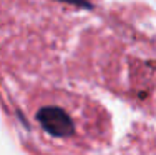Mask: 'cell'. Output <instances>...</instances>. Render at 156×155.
<instances>
[{
  "instance_id": "obj_1",
  "label": "cell",
  "mask_w": 156,
  "mask_h": 155,
  "mask_svg": "<svg viewBox=\"0 0 156 155\" xmlns=\"http://www.w3.org/2000/svg\"><path fill=\"white\" fill-rule=\"evenodd\" d=\"M38 122L42 127L53 135H66L72 132V122L65 110L58 107H47L38 112Z\"/></svg>"
}]
</instances>
